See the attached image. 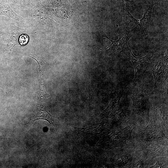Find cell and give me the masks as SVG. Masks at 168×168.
<instances>
[{"mask_svg":"<svg viewBox=\"0 0 168 168\" xmlns=\"http://www.w3.org/2000/svg\"><path fill=\"white\" fill-rule=\"evenodd\" d=\"M21 9L24 18L36 29L44 30L56 28L58 25L48 7L41 3H32Z\"/></svg>","mask_w":168,"mask_h":168,"instance_id":"cell-1","label":"cell"},{"mask_svg":"<svg viewBox=\"0 0 168 168\" xmlns=\"http://www.w3.org/2000/svg\"><path fill=\"white\" fill-rule=\"evenodd\" d=\"M158 4L153 0L147 1L144 9V12L142 18L140 20L136 19L131 15L127 7L121 11V17L124 14H126L131 19L133 23L138 25L140 27L139 35L142 37L146 36L148 31L152 27L153 22L152 9L153 6Z\"/></svg>","mask_w":168,"mask_h":168,"instance_id":"cell-2","label":"cell"},{"mask_svg":"<svg viewBox=\"0 0 168 168\" xmlns=\"http://www.w3.org/2000/svg\"><path fill=\"white\" fill-rule=\"evenodd\" d=\"M133 82L134 86L131 87L128 92L132 100L133 106L138 112L144 113L145 112H148L149 109V94L146 93L145 89L142 85L139 86L138 84V82Z\"/></svg>","mask_w":168,"mask_h":168,"instance_id":"cell-3","label":"cell"},{"mask_svg":"<svg viewBox=\"0 0 168 168\" xmlns=\"http://www.w3.org/2000/svg\"><path fill=\"white\" fill-rule=\"evenodd\" d=\"M131 22L130 21L126 28L119 27L118 28L116 34V36L118 37V38L116 40H113L107 36L103 35L111 41V43L110 47H111V51L113 55H119L127 45L129 40L134 35V29L131 30L127 29L128 26Z\"/></svg>","mask_w":168,"mask_h":168,"instance_id":"cell-4","label":"cell"},{"mask_svg":"<svg viewBox=\"0 0 168 168\" xmlns=\"http://www.w3.org/2000/svg\"><path fill=\"white\" fill-rule=\"evenodd\" d=\"M125 48L134 68L135 74L133 81L135 82L141 81L150 64L153 55L152 54H148L143 57H137L133 55L127 45Z\"/></svg>","mask_w":168,"mask_h":168,"instance_id":"cell-5","label":"cell"},{"mask_svg":"<svg viewBox=\"0 0 168 168\" xmlns=\"http://www.w3.org/2000/svg\"><path fill=\"white\" fill-rule=\"evenodd\" d=\"M168 52L158 58L154 62L152 73L155 81V88H157L164 80L167 72Z\"/></svg>","mask_w":168,"mask_h":168,"instance_id":"cell-6","label":"cell"},{"mask_svg":"<svg viewBox=\"0 0 168 168\" xmlns=\"http://www.w3.org/2000/svg\"><path fill=\"white\" fill-rule=\"evenodd\" d=\"M26 28H21L16 26L13 23H10L9 34L6 40L3 53L5 58H8L14 46L19 44V36L26 32Z\"/></svg>","mask_w":168,"mask_h":168,"instance_id":"cell-7","label":"cell"},{"mask_svg":"<svg viewBox=\"0 0 168 168\" xmlns=\"http://www.w3.org/2000/svg\"><path fill=\"white\" fill-rule=\"evenodd\" d=\"M0 16H4L18 21H24L23 17L14 11L6 0H2L0 2Z\"/></svg>","mask_w":168,"mask_h":168,"instance_id":"cell-8","label":"cell"},{"mask_svg":"<svg viewBox=\"0 0 168 168\" xmlns=\"http://www.w3.org/2000/svg\"><path fill=\"white\" fill-rule=\"evenodd\" d=\"M38 119H42L48 121L50 124H52L54 126H55L56 123L52 115H50L45 110H42L38 112L33 118V121Z\"/></svg>","mask_w":168,"mask_h":168,"instance_id":"cell-9","label":"cell"},{"mask_svg":"<svg viewBox=\"0 0 168 168\" xmlns=\"http://www.w3.org/2000/svg\"><path fill=\"white\" fill-rule=\"evenodd\" d=\"M147 137L149 138H161L164 135L163 132L158 128L152 127L148 128H144Z\"/></svg>","mask_w":168,"mask_h":168,"instance_id":"cell-10","label":"cell"},{"mask_svg":"<svg viewBox=\"0 0 168 168\" xmlns=\"http://www.w3.org/2000/svg\"><path fill=\"white\" fill-rule=\"evenodd\" d=\"M67 0H46L44 5L47 7L59 8L68 4Z\"/></svg>","mask_w":168,"mask_h":168,"instance_id":"cell-11","label":"cell"},{"mask_svg":"<svg viewBox=\"0 0 168 168\" xmlns=\"http://www.w3.org/2000/svg\"><path fill=\"white\" fill-rule=\"evenodd\" d=\"M8 2L16 7L23 8L31 6L32 3L30 0H6Z\"/></svg>","mask_w":168,"mask_h":168,"instance_id":"cell-12","label":"cell"},{"mask_svg":"<svg viewBox=\"0 0 168 168\" xmlns=\"http://www.w3.org/2000/svg\"><path fill=\"white\" fill-rule=\"evenodd\" d=\"M133 126L126 127L121 129L118 134L125 141L127 139H130L131 135L133 130Z\"/></svg>","mask_w":168,"mask_h":168,"instance_id":"cell-13","label":"cell"},{"mask_svg":"<svg viewBox=\"0 0 168 168\" xmlns=\"http://www.w3.org/2000/svg\"><path fill=\"white\" fill-rule=\"evenodd\" d=\"M29 41L28 35L25 34H21L19 37L18 39L19 44L22 46L26 44Z\"/></svg>","mask_w":168,"mask_h":168,"instance_id":"cell-14","label":"cell"},{"mask_svg":"<svg viewBox=\"0 0 168 168\" xmlns=\"http://www.w3.org/2000/svg\"><path fill=\"white\" fill-rule=\"evenodd\" d=\"M129 160L128 156H122L119 157L117 160V161L119 164H125L128 162Z\"/></svg>","mask_w":168,"mask_h":168,"instance_id":"cell-15","label":"cell"},{"mask_svg":"<svg viewBox=\"0 0 168 168\" xmlns=\"http://www.w3.org/2000/svg\"><path fill=\"white\" fill-rule=\"evenodd\" d=\"M125 0H121L122 3L121 9H123L125 8L126 6L125 4Z\"/></svg>","mask_w":168,"mask_h":168,"instance_id":"cell-16","label":"cell"},{"mask_svg":"<svg viewBox=\"0 0 168 168\" xmlns=\"http://www.w3.org/2000/svg\"><path fill=\"white\" fill-rule=\"evenodd\" d=\"M4 33L0 31V40L2 39L3 36H4Z\"/></svg>","mask_w":168,"mask_h":168,"instance_id":"cell-17","label":"cell"},{"mask_svg":"<svg viewBox=\"0 0 168 168\" xmlns=\"http://www.w3.org/2000/svg\"><path fill=\"white\" fill-rule=\"evenodd\" d=\"M72 1L73 2L78 3L80 5V0H70Z\"/></svg>","mask_w":168,"mask_h":168,"instance_id":"cell-18","label":"cell"},{"mask_svg":"<svg viewBox=\"0 0 168 168\" xmlns=\"http://www.w3.org/2000/svg\"><path fill=\"white\" fill-rule=\"evenodd\" d=\"M41 0H34V1L36 3H41Z\"/></svg>","mask_w":168,"mask_h":168,"instance_id":"cell-19","label":"cell"},{"mask_svg":"<svg viewBox=\"0 0 168 168\" xmlns=\"http://www.w3.org/2000/svg\"><path fill=\"white\" fill-rule=\"evenodd\" d=\"M157 3H158L160 2H161L163 1H167L168 0H153Z\"/></svg>","mask_w":168,"mask_h":168,"instance_id":"cell-20","label":"cell"},{"mask_svg":"<svg viewBox=\"0 0 168 168\" xmlns=\"http://www.w3.org/2000/svg\"><path fill=\"white\" fill-rule=\"evenodd\" d=\"M147 0V1H149V0Z\"/></svg>","mask_w":168,"mask_h":168,"instance_id":"cell-21","label":"cell"}]
</instances>
